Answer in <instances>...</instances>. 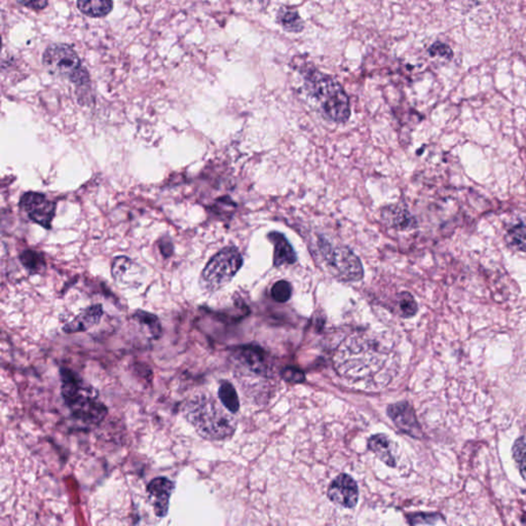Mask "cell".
Here are the masks:
<instances>
[{"label": "cell", "mask_w": 526, "mask_h": 526, "mask_svg": "<svg viewBox=\"0 0 526 526\" xmlns=\"http://www.w3.org/2000/svg\"><path fill=\"white\" fill-rule=\"evenodd\" d=\"M333 360L342 378L364 389L389 385L397 367L394 349L370 333L349 336L336 349Z\"/></svg>", "instance_id": "cell-1"}, {"label": "cell", "mask_w": 526, "mask_h": 526, "mask_svg": "<svg viewBox=\"0 0 526 526\" xmlns=\"http://www.w3.org/2000/svg\"><path fill=\"white\" fill-rule=\"evenodd\" d=\"M184 413L196 433L211 441H220L234 434L237 419L211 395H196L184 404Z\"/></svg>", "instance_id": "cell-2"}, {"label": "cell", "mask_w": 526, "mask_h": 526, "mask_svg": "<svg viewBox=\"0 0 526 526\" xmlns=\"http://www.w3.org/2000/svg\"><path fill=\"white\" fill-rule=\"evenodd\" d=\"M304 81L306 91L315 99L325 119L338 124L349 121L351 104L338 81L316 69L306 72Z\"/></svg>", "instance_id": "cell-3"}, {"label": "cell", "mask_w": 526, "mask_h": 526, "mask_svg": "<svg viewBox=\"0 0 526 526\" xmlns=\"http://www.w3.org/2000/svg\"><path fill=\"white\" fill-rule=\"evenodd\" d=\"M42 63L49 72L67 78L76 87V94L80 104L89 102L91 92L89 72L81 64L80 58L68 44H53L47 47L42 56Z\"/></svg>", "instance_id": "cell-4"}, {"label": "cell", "mask_w": 526, "mask_h": 526, "mask_svg": "<svg viewBox=\"0 0 526 526\" xmlns=\"http://www.w3.org/2000/svg\"><path fill=\"white\" fill-rule=\"evenodd\" d=\"M62 393L76 417L89 424H99L107 414V410L92 395L85 393L83 381L68 369L62 370Z\"/></svg>", "instance_id": "cell-5"}, {"label": "cell", "mask_w": 526, "mask_h": 526, "mask_svg": "<svg viewBox=\"0 0 526 526\" xmlns=\"http://www.w3.org/2000/svg\"><path fill=\"white\" fill-rule=\"evenodd\" d=\"M243 265V257L236 247H227L207 263L201 275V287L213 293L229 283Z\"/></svg>", "instance_id": "cell-6"}, {"label": "cell", "mask_w": 526, "mask_h": 526, "mask_svg": "<svg viewBox=\"0 0 526 526\" xmlns=\"http://www.w3.org/2000/svg\"><path fill=\"white\" fill-rule=\"evenodd\" d=\"M321 254L331 274L342 282H359L363 279L364 270L360 258L345 246L332 247L324 239L319 241Z\"/></svg>", "instance_id": "cell-7"}, {"label": "cell", "mask_w": 526, "mask_h": 526, "mask_svg": "<svg viewBox=\"0 0 526 526\" xmlns=\"http://www.w3.org/2000/svg\"><path fill=\"white\" fill-rule=\"evenodd\" d=\"M19 208L31 221L49 229L56 216L57 203L49 201L44 193L28 191L20 198Z\"/></svg>", "instance_id": "cell-8"}, {"label": "cell", "mask_w": 526, "mask_h": 526, "mask_svg": "<svg viewBox=\"0 0 526 526\" xmlns=\"http://www.w3.org/2000/svg\"><path fill=\"white\" fill-rule=\"evenodd\" d=\"M328 498L331 502L343 508L353 509L359 500V489L356 481L345 474L338 476L332 481L329 486Z\"/></svg>", "instance_id": "cell-9"}, {"label": "cell", "mask_w": 526, "mask_h": 526, "mask_svg": "<svg viewBox=\"0 0 526 526\" xmlns=\"http://www.w3.org/2000/svg\"><path fill=\"white\" fill-rule=\"evenodd\" d=\"M388 414L396 424L397 428L405 434L415 438L422 437L423 435L421 426L415 417L414 410L407 402H399V403L390 405L388 408Z\"/></svg>", "instance_id": "cell-10"}, {"label": "cell", "mask_w": 526, "mask_h": 526, "mask_svg": "<svg viewBox=\"0 0 526 526\" xmlns=\"http://www.w3.org/2000/svg\"><path fill=\"white\" fill-rule=\"evenodd\" d=\"M175 485L166 477L155 478L148 486V492L153 500V510L157 517L167 516L170 507V498Z\"/></svg>", "instance_id": "cell-11"}, {"label": "cell", "mask_w": 526, "mask_h": 526, "mask_svg": "<svg viewBox=\"0 0 526 526\" xmlns=\"http://www.w3.org/2000/svg\"><path fill=\"white\" fill-rule=\"evenodd\" d=\"M381 219L390 229L410 230L415 229L417 220L405 207L400 205H389L381 209Z\"/></svg>", "instance_id": "cell-12"}, {"label": "cell", "mask_w": 526, "mask_h": 526, "mask_svg": "<svg viewBox=\"0 0 526 526\" xmlns=\"http://www.w3.org/2000/svg\"><path fill=\"white\" fill-rule=\"evenodd\" d=\"M236 356L245 366L257 374L266 376L270 370L265 353L261 347L255 345H243L236 349Z\"/></svg>", "instance_id": "cell-13"}, {"label": "cell", "mask_w": 526, "mask_h": 526, "mask_svg": "<svg viewBox=\"0 0 526 526\" xmlns=\"http://www.w3.org/2000/svg\"><path fill=\"white\" fill-rule=\"evenodd\" d=\"M268 238L274 245L275 268L297 263V253L283 234L279 232H272L268 234Z\"/></svg>", "instance_id": "cell-14"}, {"label": "cell", "mask_w": 526, "mask_h": 526, "mask_svg": "<svg viewBox=\"0 0 526 526\" xmlns=\"http://www.w3.org/2000/svg\"><path fill=\"white\" fill-rule=\"evenodd\" d=\"M103 315V309L101 304H95L85 309L72 322L65 325L64 331L67 333H76V332L85 331L98 324Z\"/></svg>", "instance_id": "cell-15"}, {"label": "cell", "mask_w": 526, "mask_h": 526, "mask_svg": "<svg viewBox=\"0 0 526 526\" xmlns=\"http://www.w3.org/2000/svg\"><path fill=\"white\" fill-rule=\"evenodd\" d=\"M368 447H369L370 450L376 453V457L381 462H385L392 468L396 466V460L393 455L392 446H390V441L387 436L383 434L372 436L368 441Z\"/></svg>", "instance_id": "cell-16"}, {"label": "cell", "mask_w": 526, "mask_h": 526, "mask_svg": "<svg viewBox=\"0 0 526 526\" xmlns=\"http://www.w3.org/2000/svg\"><path fill=\"white\" fill-rule=\"evenodd\" d=\"M141 266L138 265L132 259L126 256H119L114 258L112 265V274L117 282L126 281L128 277L134 279L135 275L142 273Z\"/></svg>", "instance_id": "cell-17"}, {"label": "cell", "mask_w": 526, "mask_h": 526, "mask_svg": "<svg viewBox=\"0 0 526 526\" xmlns=\"http://www.w3.org/2000/svg\"><path fill=\"white\" fill-rule=\"evenodd\" d=\"M277 23L287 32L299 33L304 30V21L300 18L297 8L290 6H282L277 12Z\"/></svg>", "instance_id": "cell-18"}, {"label": "cell", "mask_w": 526, "mask_h": 526, "mask_svg": "<svg viewBox=\"0 0 526 526\" xmlns=\"http://www.w3.org/2000/svg\"><path fill=\"white\" fill-rule=\"evenodd\" d=\"M78 8L81 13L92 18L105 17L114 8L112 0H78Z\"/></svg>", "instance_id": "cell-19"}, {"label": "cell", "mask_w": 526, "mask_h": 526, "mask_svg": "<svg viewBox=\"0 0 526 526\" xmlns=\"http://www.w3.org/2000/svg\"><path fill=\"white\" fill-rule=\"evenodd\" d=\"M218 398L222 405L232 413H237L240 410V401L234 385L229 381H222L218 390Z\"/></svg>", "instance_id": "cell-20"}, {"label": "cell", "mask_w": 526, "mask_h": 526, "mask_svg": "<svg viewBox=\"0 0 526 526\" xmlns=\"http://www.w3.org/2000/svg\"><path fill=\"white\" fill-rule=\"evenodd\" d=\"M506 241L509 248L515 251H525V227L522 221L507 230Z\"/></svg>", "instance_id": "cell-21"}, {"label": "cell", "mask_w": 526, "mask_h": 526, "mask_svg": "<svg viewBox=\"0 0 526 526\" xmlns=\"http://www.w3.org/2000/svg\"><path fill=\"white\" fill-rule=\"evenodd\" d=\"M19 258L24 268L31 273L40 272L46 266V261L42 253L35 250H25L20 254Z\"/></svg>", "instance_id": "cell-22"}, {"label": "cell", "mask_w": 526, "mask_h": 526, "mask_svg": "<svg viewBox=\"0 0 526 526\" xmlns=\"http://www.w3.org/2000/svg\"><path fill=\"white\" fill-rule=\"evenodd\" d=\"M134 318L138 323L145 326L150 332L151 335L157 340L162 335V326H160V320L157 316L149 313L148 311H137L134 313Z\"/></svg>", "instance_id": "cell-23"}, {"label": "cell", "mask_w": 526, "mask_h": 526, "mask_svg": "<svg viewBox=\"0 0 526 526\" xmlns=\"http://www.w3.org/2000/svg\"><path fill=\"white\" fill-rule=\"evenodd\" d=\"M399 309L404 318L413 317L419 311L414 297L410 292H402L398 297Z\"/></svg>", "instance_id": "cell-24"}, {"label": "cell", "mask_w": 526, "mask_h": 526, "mask_svg": "<svg viewBox=\"0 0 526 526\" xmlns=\"http://www.w3.org/2000/svg\"><path fill=\"white\" fill-rule=\"evenodd\" d=\"M272 297L280 304L288 301L292 295V286L289 282L279 281L273 286Z\"/></svg>", "instance_id": "cell-25"}, {"label": "cell", "mask_w": 526, "mask_h": 526, "mask_svg": "<svg viewBox=\"0 0 526 526\" xmlns=\"http://www.w3.org/2000/svg\"><path fill=\"white\" fill-rule=\"evenodd\" d=\"M513 457L515 460H516L517 465H518L519 469H520L521 476H522V478H525V437H523V436L515 442L513 446Z\"/></svg>", "instance_id": "cell-26"}, {"label": "cell", "mask_w": 526, "mask_h": 526, "mask_svg": "<svg viewBox=\"0 0 526 526\" xmlns=\"http://www.w3.org/2000/svg\"><path fill=\"white\" fill-rule=\"evenodd\" d=\"M282 378L288 383H299L304 381L306 376H304L301 370L293 367H287L282 371Z\"/></svg>", "instance_id": "cell-27"}, {"label": "cell", "mask_w": 526, "mask_h": 526, "mask_svg": "<svg viewBox=\"0 0 526 526\" xmlns=\"http://www.w3.org/2000/svg\"><path fill=\"white\" fill-rule=\"evenodd\" d=\"M430 54L432 56H440L442 58L451 59L453 58V53L451 52L450 47L446 46V44H441V42H436L430 47Z\"/></svg>", "instance_id": "cell-28"}, {"label": "cell", "mask_w": 526, "mask_h": 526, "mask_svg": "<svg viewBox=\"0 0 526 526\" xmlns=\"http://www.w3.org/2000/svg\"><path fill=\"white\" fill-rule=\"evenodd\" d=\"M436 514H417L413 516L410 523L412 525H434L437 522Z\"/></svg>", "instance_id": "cell-29"}, {"label": "cell", "mask_w": 526, "mask_h": 526, "mask_svg": "<svg viewBox=\"0 0 526 526\" xmlns=\"http://www.w3.org/2000/svg\"><path fill=\"white\" fill-rule=\"evenodd\" d=\"M17 1L33 11H42L49 6L47 0H17Z\"/></svg>", "instance_id": "cell-30"}, {"label": "cell", "mask_w": 526, "mask_h": 526, "mask_svg": "<svg viewBox=\"0 0 526 526\" xmlns=\"http://www.w3.org/2000/svg\"><path fill=\"white\" fill-rule=\"evenodd\" d=\"M2 49V37L1 35H0V52H1Z\"/></svg>", "instance_id": "cell-31"}]
</instances>
